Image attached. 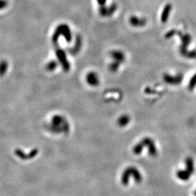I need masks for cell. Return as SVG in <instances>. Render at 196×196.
Masks as SVG:
<instances>
[{
  "label": "cell",
  "mask_w": 196,
  "mask_h": 196,
  "mask_svg": "<svg viewBox=\"0 0 196 196\" xmlns=\"http://www.w3.org/2000/svg\"><path fill=\"white\" fill-rule=\"evenodd\" d=\"M130 121V117L128 115L124 114L121 116L118 119V121H117V123L118 125L121 126V127H125L126 125H128L129 124V122Z\"/></svg>",
  "instance_id": "52a82bcc"
},
{
  "label": "cell",
  "mask_w": 196,
  "mask_h": 196,
  "mask_svg": "<svg viewBox=\"0 0 196 196\" xmlns=\"http://www.w3.org/2000/svg\"><path fill=\"white\" fill-rule=\"evenodd\" d=\"M191 175L192 174H191L187 169L179 170L176 172V176H177V178L183 181H187L189 180Z\"/></svg>",
  "instance_id": "5b68a950"
},
{
  "label": "cell",
  "mask_w": 196,
  "mask_h": 196,
  "mask_svg": "<svg viewBox=\"0 0 196 196\" xmlns=\"http://www.w3.org/2000/svg\"><path fill=\"white\" fill-rule=\"evenodd\" d=\"M131 176H132V177H133L136 183H140L141 182L142 176L139 170L136 168L132 166V167L126 168L124 171L123 173H122L121 176V183L125 185H128L129 183Z\"/></svg>",
  "instance_id": "7a4b0ae2"
},
{
  "label": "cell",
  "mask_w": 196,
  "mask_h": 196,
  "mask_svg": "<svg viewBox=\"0 0 196 196\" xmlns=\"http://www.w3.org/2000/svg\"><path fill=\"white\" fill-rule=\"evenodd\" d=\"M50 127L51 131L56 133H62V132L67 133L69 130V125L67 120L60 116H56L53 117Z\"/></svg>",
  "instance_id": "6da1fadb"
},
{
  "label": "cell",
  "mask_w": 196,
  "mask_h": 196,
  "mask_svg": "<svg viewBox=\"0 0 196 196\" xmlns=\"http://www.w3.org/2000/svg\"><path fill=\"white\" fill-rule=\"evenodd\" d=\"M195 194V196H196V191L195 192V194Z\"/></svg>",
  "instance_id": "8fae6325"
},
{
  "label": "cell",
  "mask_w": 196,
  "mask_h": 196,
  "mask_svg": "<svg viewBox=\"0 0 196 196\" xmlns=\"http://www.w3.org/2000/svg\"><path fill=\"white\" fill-rule=\"evenodd\" d=\"M195 85H196V74L194 77H192V79H191L190 81L189 85V90H193Z\"/></svg>",
  "instance_id": "9c48e42d"
},
{
  "label": "cell",
  "mask_w": 196,
  "mask_h": 196,
  "mask_svg": "<svg viewBox=\"0 0 196 196\" xmlns=\"http://www.w3.org/2000/svg\"><path fill=\"white\" fill-rule=\"evenodd\" d=\"M185 166L186 169L191 173L193 174L194 172V159L191 158V157H188V158L185 159Z\"/></svg>",
  "instance_id": "8992f818"
},
{
  "label": "cell",
  "mask_w": 196,
  "mask_h": 196,
  "mask_svg": "<svg viewBox=\"0 0 196 196\" xmlns=\"http://www.w3.org/2000/svg\"><path fill=\"white\" fill-rule=\"evenodd\" d=\"M170 10V8H169V6H168L167 7H166V8H165V10H164V12L166 13V14H164V15H163V19H162V20L164 21V20H166V16H167L168 15V14H167V12H169V11Z\"/></svg>",
  "instance_id": "30bf717a"
},
{
  "label": "cell",
  "mask_w": 196,
  "mask_h": 196,
  "mask_svg": "<svg viewBox=\"0 0 196 196\" xmlns=\"http://www.w3.org/2000/svg\"><path fill=\"white\" fill-rule=\"evenodd\" d=\"M141 141L142 142V144H144V147H146L148 148L149 154L150 156L155 157L157 155V154H158V150H157L153 140H152L151 139L149 138V137H146V138L142 139Z\"/></svg>",
  "instance_id": "3957f363"
},
{
  "label": "cell",
  "mask_w": 196,
  "mask_h": 196,
  "mask_svg": "<svg viewBox=\"0 0 196 196\" xmlns=\"http://www.w3.org/2000/svg\"><path fill=\"white\" fill-rule=\"evenodd\" d=\"M144 148V145L143 144H142V142L140 141L134 146V147L133 149V153L136 155H139L142 153V150H143Z\"/></svg>",
  "instance_id": "ba28073f"
},
{
  "label": "cell",
  "mask_w": 196,
  "mask_h": 196,
  "mask_svg": "<svg viewBox=\"0 0 196 196\" xmlns=\"http://www.w3.org/2000/svg\"><path fill=\"white\" fill-rule=\"evenodd\" d=\"M164 81L171 85H177L182 81V77L181 76H178L176 77H172L169 75H165L164 76Z\"/></svg>",
  "instance_id": "277c9868"
}]
</instances>
